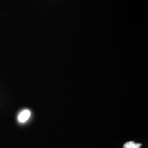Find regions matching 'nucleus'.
Returning <instances> with one entry per match:
<instances>
[{
    "label": "nucleus",
    "mask_w": 148,
    "mask_h": 148,
    "mask_svg": "<svg viewBox=\"0 0 148 148\" xmlns=\"http://www.w3.org/2000/svg\"><path fill=\"white\" fill-rule=\"evenodd\" d=\"M30 111L28 110H25L22 111L18 116V120L21 122H25L27 121L30 116Z\"/></svg>",
    "instance_id": "obj_1"
},
{
    "label": "nucleus",
    "mask_w": 148,
    "mask_h": 148,
    "mask_svg": "<svg viewBox=\"0 0 148 148\" xmlns=\"http://www.w3.org/2000/svg\"><path fill=\"white\" fill-rule=\"evenodd\" d=\"M142 146L140 143H136L134 142H128L123 145V148H140Z\"/></svg>",
    "instance_id": "obj_2"
}]
</instances>
